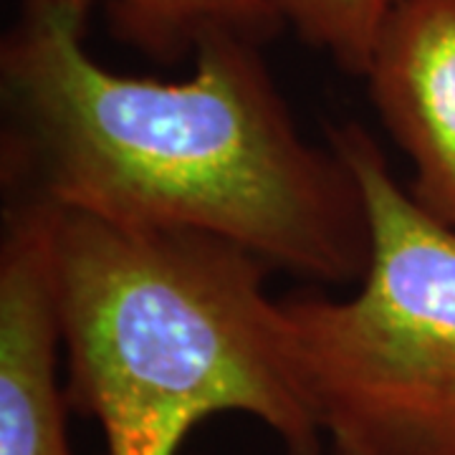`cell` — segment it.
<instances>
[{"label":"cell","instance_id":"obj_1","mask_svg":"<svg viewBox=\"0 0 455 455\" xmlns=\"http://www.w3.org/2000/svg\"><path fill=\"white\" fill-rule=\"evenodd\" d=\"M92 3L20 0L3 36L5 200L203 230L311 283H359L372 259L359 178L299 130L260 44L212 36L182 82L124 76L86 49Z\"/></svg>","mask_w":455,"mask_h":455},{"label":"cell","instance_id":"obj_2","mask_svg":"<svg viewBox=\"0 0 455 455\" xmlns=\"http://www.w3.org/2000/svg\"><path fill=\"white\" fill-rule=\"evenodd\" d=\"M53 256L66 397L107 455H178L223 412L256 418L286 455H322L266 260L203 230L61 211Z\"/></svg>","mask_w":455,"mask_h":455},{"label":"cell","instance_id":"obj_3","mask_svg":"<svg viewBox=\"0 0 455 455\" xmlns=\"http://www.w3.org/2000/svg\"><path fill=\"white\" fill-rule=\"evenodd\" d=\"M326 142L359 178L372 259L349 299H281L299 387L334 455H455V230L359 122Z\"/></svg>","mask_w":455,"mask_h":455},{"label":"cell","instance_id":"obj_4","mask_svg":"<svg viewBox=\"0 0 455 455\" xmlns=\"http://www.w3.org/2000/svg\"><path fill=\"white\" fill-rule=\"evenodd\" d=\"M56 211L5 200L0 238V455H74L56 296Z\"/></svg>","mask_w":455,"mask_h":455},{"label":"cell","instance_id":"obj_5","mask_svg":"<svg viewBox=\"0 0 455 455\" xmlns=\"http://www.w3.org/2000/svg\"><path fill=\"white\" fill-rule=\"evenodd\" d=\"M362 79L412 164L407 193L455 230V0H400Z\"/></svg>","mask_w":455,"mask_h":455},{"label":"cell","instance_id":"obj_6","mask_svg":"<svg viewBox=\"0 0 455 455\" xmlns=\"http://www.w3.org/2000/svg\"><path fill=\"white\" fill-rule=\"evenodd\" d=\"M109 28L116 38L145 56L172 64L212 36H241L253 44H268L283 20L268 0H104Z\"/></svg>","mask_w":455,"mask_h":455},{"label":"cell","instance_id":"obj_7","mask_svg":"<svg viewBox=\"0 0 455 455\" xmlns=\"http://www.w3.org/2000/svg\"><path fill=\"white\" fill-rule=\"evenodd\" d=\"M397 3L400 0H268L286 28L352 76H364L377 36Z\"/></svg>","mask_w":455,"mask_h":455}]
</instances>
